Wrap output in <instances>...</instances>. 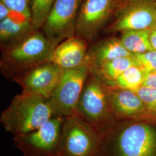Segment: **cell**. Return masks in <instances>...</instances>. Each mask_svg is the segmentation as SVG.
<instances>
[{"label": "cell", "instance_id": "cell-1", "mask_svg": "<svg viewBox=\"0 0 156 156\" xmlns=\"http://www.w3.org/2000/svg\"><path fill=\"white\" fill-rule=\"evenodd\" d=\"M55 49L40 30H35L16 45L1 49V72L13 81L29 69L51 62Z\"/></svg>", "mask_w": 156, "mask_h": 156}, {"label": "cell", "instance_id": "cell-2", "mask_svg": "<svg viewBox=\"0 0 156 156\" xmlns=\"http://www.w3.org/2000/svg\"><path fill=\"white\" fill-rule=\"evenodd\" d=\"M55 116L48 100L22 92L16 95L1 113L0 121L15 136L37 129Z\"/></svg>", "mask_w": 156, "mask_h": 156}, {"label": "cell", "instance_id": "cell-3", "mask_svg": "<svg viewBox=\"0 0 156 156\" xmlns=\"http://www.w3.org/2000/svg\"><path fill=\"white\" fill-rule=\"evenodd\" d=\"M75 113L101 135L115 124L116 118L112 111L103 83L91 71L79 98Z\"/></svg>", "mask_w": 156, "mask_h": 156}, {"label": "cell", "instance_id": "cell-4", "mask_svg": "<svg viewBox=\"0 0 156 156\" xmlns=\"http://www.w3.org/2000/svg\"><path fill=\"white\" fill-rule=\"evenodd\" d=\"M65 120L64 116H53L37 129L15 136L14 144L24 156H60Z\"/></svg>", "mask_w": 156, "mask_h": 156}, {"label": "cell", "instance_id": "cell-5", "mask_svg": "<svg viewBox=\"0 0 156 156\" xmlns=\"http://www.w3.org/2000/svg\"><path fill=\"white\" fill-rule=\"evenodd\" d=\"M101 135L76 113L66 117L60 156H97Z\"/></svg>", "mask_w": 156, "mask_h": 156}, {"label": "cell", "instance_id": "cell-6", "mask_svg": "<svg viewBox=\"0 0 156 156\" xmlns=\"http://www.w3.org/2000/svg\"><path fill=\"white\" fill-rule=\"evenodd\" d=\"M91 71L88 60L79 66L64 69L62 79L49 100L56 115L69 116L75 113L79 98Z\"/></svg>", "mask_w": 156, "mask_h": 156}, {"label": "cell", "instance_id": "cell-7", "mask_svg": "<svg viewBox=\"0 0 156 156\" xmlns=\"http://www.w3.org/2000/svg\"><path fill=\"white\" fill-rule=\"evenodd\" d=\"M83 0H55L40 30L55 48L75 35L78 16Z\"/></svg>", "mask_w": 156, "mask_h": 156}, {"label": "cell", "instance_id": "cell-8", "mask_svg": "<svg viewBox=\"0 0 156 156\" xmlns=\"http://www.w3.org/2000/svg\"><path fill=\"white\" fill-rule=\"evenodd\" d=\"M115 19L108 28L112 32L150 30L156 25V0H131L120 4Z\"/></svg>", "mask_w": 156, "mask_h": 156}, {"label": "cell", "instance_id": "cell-9", "mask_svg": "<svg viewBox=\"0 0 156 156\" xmlns=\"http://www.w3.org/2000/svg\"><path fill=\"white\" fill-rule=\"evenodd\" d=\"M120 5V0H83L78 16L75 35L90 43Z\"/></svg>", "mask_w": 156, "mask_h": 156}, {"label": "cell", "instance_id": "cell-10", "mask_svg": "<svg viewBox=\"0 0 156 156\" xmlns=\"http://www.w3.org/2000/svg\"><path fill=\"white\" fill-rule=\"evenodd\" d=\"M64 72V69L51 61L29 69L13 81L22 87L23 93L49 100L60 83Z\"/></svg>", "mask_w": 156, "mask_h": 156}, {"label": "cell", "instance_id": "cell-11", "mask_svg": "<svg viewBox=\"0 0 156 156\" xmlns=\"http://www.w3.org/2000/svg\"><path fill=\"white\" fill-rule=\"evenodd\" d=\"M103 86L112 111L116 119L156 122L155 118L147 111L134 90L110 86L104 83Z\"/></svg>", "mask_w": 156, "mask_h": 156}, {"label": "cell", "instance_id": "cell-12", "mask_svg": "<svg viewBox=\"0 0 156 156\" xmlns=\"http://www.w3.org/2000/svg\"><path fill=\"white\" fill-rule=\"evenodd\" d=\"M35 31L31 20L12 11L9 16L0 22L1 49L16 45Z\"/></svg>", "mask_w": 156, "mask_h": 156}, {"label": "cell", "instance_id": "cell-13", "mask_svg": "<svg viewBox=\"0 0 156 156\" xmlns=\"http://www.w3.org/2000/svg\"><path fill=\"white\" fill-rule=\"evenodd\" d=\"M88 49V42L75 35L56 46L51 62L64 69L78 67L85 61Z\"/></svg>", "mask_w": 156, "mask_h": 156}, {"label": "cell", "instance_id": "cell-14", "mask_svg": "<svg viewBox=\"0 0 156 156\" xmlns=\"http://www.w3.org/2000/svg\"><path fill=\"white\" fill-rule=\"evenodd\" d=\"M133 55L124 47L120 38L112 37L99 41L89 48L86 58L92 68L116 58Z\"/></svg>", "mask_w": 156, "mask_h": 156}, {"label": "cell", "instance_id": "cell-15", "mask_svg": "<svg viewBox=\"0 0 156 156\" xmlns=\"http://www.w3.org/2000/svg\"><path fill=\"white\" fill-rule=\"evenodd\" d=\"M133 66H138L134 55L116 58L101 65L91 68V72L99 78L103 83L109 85L126 70Z\"/></svg>", "mask_w": 156, "mask_h": 156}, {"label": "cell", "instance_id": "cell-16", "mask_svg": "<svg viewBox=\"0 0 156 156\" xmlns=\"http://www.w3.org/2000/svg\"><path fill=\"white\" fill-rule=\"evenodd\" d=\"M150 30H129L122 33L120 39L124 47L133 55L154 50L149 41Z\"/></svg>", "mask_w": 156, "mask_h": 156}, {"label": "cell", "instance_id": "cell-17", "mask_svg": "<svg viewBox=\"0 0 156 156\" xmlns=\"http://www.w3.org/2000/svg\"><path fill=\"white\" fill-rule=\"evenodd\" d=\"M145 73L138 66H131L108 86L134 90L142 86Z\"/></svg>", "mask_w": 156, "mask_h": 156}, {"label": "cell", "instance_id": "cell-18", "mask_svg": "<svg viewBox=\"0 0 156 156\" xmlns=\"http://www.w3.org/2000/svg\"><path fill=\"white\" fill-rule=\"evenodd\" d=\"M55 0H30L31 22L39 30L45 22Z\"/></svg>", "mask_w": 156, "mask_h": 156}, {"label": "cell", "instance_id": "cell-19", "mask_svg": "<svg viewBox=\"0 0 156 156\" xmlns=\"http://www.w3.org/2000/svg\"><path fill=\"white\" fill-rule=\"evenodd\" d=\"M134 91L156 120V89L142 85Z\"/></svg>", "mask_w": 156, "mask_h": 156}, {"label": "cell", "instance_id": "cell-20", "mask_svg": "<svg viewBox=\"0 0 156 156\" xmlns=\"http://www.w3.org/2000/svg\"><path fill=\"white\" fill-rule=\"evenodd\" d=\"M139 67L145 73L156 70V50H151L141 54L134 55Z\"/></svg>", "mask_w": 156, "mask_h": 156}, {"label": "cell", "instance_id": "cell-21", "mask_svg": "<svg viewBox=\"0 0 156 156\" xmlns=\"http://www.w3.org/2000/svg\"><path fill=\"white\" fill-rule=\"evenodd\" d=\"M11 11L19 13L31 20L30 0H0Z\"/></svg>", "mask_w": 156, "mask_h": 156}, {"label": "cell", "instance_id": "cell-22", "mask_svg": "<svg viewBox=\"0 0 156 156\" xmlns=\"http://www.w3.org/2000/svg\"><path fill=\"white\" fill-rule=\"evenodd\" d=\"M142 85L156 89V70L145 73Z\"/></svg>", "mask_w": 156, "mask_h": 156}, {"label": "cell", "instance_id": "cell-23", "mask_svg": "<svg viewBox=\"0 0 156 156\" xmlns=\"http://www.w3.org/2000/svg\"><path fill=\"white\" fill-rule=\"evenodd\" d=\"M11 10L4 4L0 2V20L2 21L9 16Z\"/></svg>", "mask_w": 156, "mask_h": 156}, {"label": "cell", "instance_id": "cell-24", "mask_svg": "<svg viewBox=\"0 0 156 156\" xmlns=\"http://www.w3.org/2000/svg\"><path fill=\"white\" fill-rule=\"evenodd\" d=\"M149 41L153 49L156 50V25L150 29Z\"/></svg>", "mask_w": 156, "mask_h": 156}, {"label": "cell", "instance_id": "cell-25", "mask_svg": "<svg viewBox=\"0 0 156 156\" xmlns=\"http://www.w3.org/2000/svg\"><path fill=\"white\" fill-rule=\"evenodd\" d=\"M129 1H131V0H120V4L123 3V2H127Z\"/></svg>", "mask_w": 156, "mask_h": 156}]
</instances>
